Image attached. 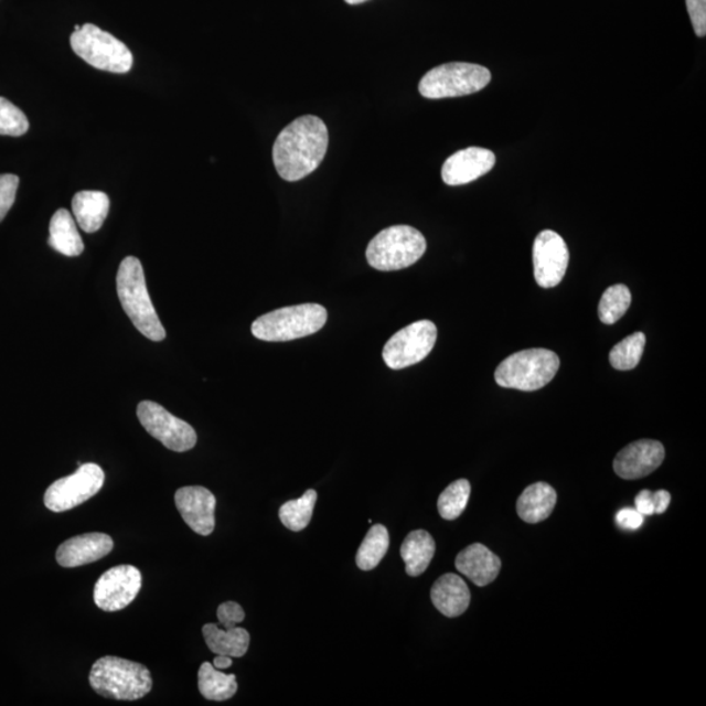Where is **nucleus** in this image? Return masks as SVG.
I'll return each instance as SVG.
<instances>
[{
	"label": "nucleus",
	"instance_id": "nucleus-7",
	"mask_svg": "<svg viewBox=\"0 0 706 706\" xmlns=\"http://www.w3.org/2000/svg\"><path fill=\"white\" fill-rule=\"evenodd\" d=\"M69 44L76 55L97 69L126 74L132 67L130 49L94 24L82 25L81 31L71 34Z\"/></svg>",
	"mask_w": 706,
	"mask_h": 706
},
{
	"label": "nucleus",
	"instance_id": "nucleus-37",
	"mask_svg": "<svg viewBox=\"0 0 706 706\" xmlns=\"http://www.w3.org/2000/svg\"><path fill=\"white\" fill-rule=\"evenodd\" d=\"M670 503L671 494L667 491L661 490L653 493L654 514L665 513Z\"/></svg>",
	"mask_w": 706,
	"mask_h": 706
},
{
	"label": "nucleus",
	"instance_id": "nucleus-14",
	"mask_svg": "<svg viewBox=\"0 0 706 706\" xmlns=\"http://www.w3.org/2000/svg\"><path fill=\"white\" fill-rule=\"evenodd\" d=\"M176 510L194 533L208 536L215 530L216 498L204 486H183L174 494Z\"/></svg>",
	"mask_w": 706,
	"mask_h": 706
},
{
	"label": "nucleus",
	"instance_id": "nucleus-17",
	"mask_svg": "<svg viewBox=\"0 0 706 706\" xmlns=\"http://www.w3.org/2000/svg\"><path fill=\"white\" fill-rule=\"evenodd\" d=\"M115 547L108 534L88 533L74 536L56 549L55 559L63 568H76L103 559Z\"/></svg>",
	"mask_w": 706,
	"mask_h": 706
},
{
	"label": "nucleus",
	"instance_id": "nucleus-11",
	"mask_svg": "<svg viewBox=\"0 0 706 706\" xmlns=\"http://www.w3.org/2000/svg\"><path fill=\"white\" fill-rule=\"evenodd\" d=\"M138 419L153 439L159 440L169 450L183 453L196 445V434L189 422L175 418L154 402L145 400L138 406Z\"/></svg>",
	"mask_w": 706,
	"mask_h": 706
},
{
	"label": "nucleus",
	"instance_id": "nucleus-6",
	"mask_svg": "<svg viewBox=\"0 0 706 706\" xmlns=\"http://www.w3.org/2000/svg\"><path fill=\"white\" fill-rule=\"evenodd\" d=\"M559 368L560 359L555 352L525 350L506 357L494 372V379L501 387L535 392L548 385Z\"/></svg>",
	"mask_w": 706,
	"mask_h": 706
},
{
	"label": "nucleus",
	"instance_id": "nucleus-4",
	"mask_svg": "<svg viewBox=\"0 0 706 706\" xmlns=\"http://www.w3.org/2000/svg\"><path fill=\"white\" fill-rule=\"evenodd\" d=\"M328 321V310L320 303H301L259 317L252 324L254 336L266 342H288L313 335Z\"/></svg>",
	"mask_w": 706,
	"mask_h": 706
},
{
	"label": "nucleus",
	"instance_id": "nucleus-39",
	"mask_svg": "<svg viewBox=\"0 0 706 706\" xmlns=\"http://www.w3.org/2000/svg\"><path fill=\"white\" fill-rule=\"evenodd\" d=\"M345 2H347L351 6H355V4H362V3L368 2V0H345Z\"/></svg>",
	"mask_w": 706,
	"mask_h": 706
},
{
	"label": "nucleus",
	"instance_id": "nucleus-18",
	"mask_svg": "<svg viewBox=\"0 0 706 706\" xmlns=\"http://www.w3.org/2000/svg\"><path fill=\"white\" fill-rule=\"evenodd\" d=\"M456 568L459 574L483 588V586L496 580L501 569V560L490 548L474 543L458 554Z\"/></svg>",
	"mask_w": 706,
	"mask_h": 706
},
{
	"label": "nucleus",
	"instance_id": "nucleus-36",
	"mask_svg": "<svg viewBox=\"0 0 706 706\" xmlns=\"http://www.w3.org/2000/svg\"><path fill=\"white\" fill-rule=\"evenodd\" d=\"M635 511L641 513L642 515H652L654 514V505H653V492L644 490L641 491L634 500Z\"/></svg>",
	"mask_w": 706,
	"mask_h": 706
},
{
	"label": "nucleus",
	"instance_id": "nucleus-27",
	"mask_svg": "<svg viewBox=\"0 0 706 706\" xmlns=\"http://www.w3.org/2000/svg\"><path fill=\"white\" fill-rule=\"evenodd\" d=\"M317 498V492L309 490L302 498L287 501L279 511L281 524L293 533L301 532L312 521Z\"/></svg>",
	"mask_w": 706,
	"mask_h": 706
},
{
	"label": "nucleus",
	"instance_id": "nucleus-24",
	"mask_svg": "<svg viewBox=\"0 0 706 706\" xmlns=\"http://www.w3.org/2000/svg\"><path fill=\"white\" fill-rule=\"evenodd\" d=\"M49 232H51L49 245L54 250L66 257L81 256L84 250L83 239L76 228L73 215L67 210L61 208L55 212Z\"/></svg>",
	"mask_w": 706,
	"mask_h": 706
},
{
	"label": "nucleus",
	"instance_id": "nucleus-30",
	"mask_svg": "<svg viewBox=\"0 0 706 706\" xmlns=\"http://www.w3.org/2000/svg\"><path fill=\"white\" fill-rule=\"evenodd\" d=\"M646 336L644 333H634L627 336L610 352V363L618 371H631L639 365L644 353Z\"/></svg>",
	"mask_w": 706,
	"mask_h": 706
},
{
	"label": "nucleus",
	"instance_id": "nucleus-25",
	"mask_svg": "<svg viewBox=\"0 0 706 706\" xmlns=\"http://www.w3.org/2000/svg\"><path fill=\"white\" fill-rule=\"evenodd\" d=\"M197 687L204 698L211 702H225L236 695V675L217 671L210 662L202 663L197 673Z\"/></svg>",
	"mask_w": 706,
	"mask_h": 706
},
{
	"label": "nucleus",
	"instance_id": "nucleus-5",
	"mask_svg": "<svg viewBox=\"0 0 706 706\" xmlns=\"http://www.w3.org/2000/svg\"><path fill=\"white\" fill-rule=\"evenodd\" d=\"M427 250L426 238L409 225H394L374 236L366 259L374 270L398 271L415 265Z\"/></svg>",
	"mask_w": 706,
	"mask_h": 706
},
{
	"label": "nucleus",
	"instance_id": "nucleus-10",
	"mask_svg": "<svg viewBox=\"0 0 706 706\" xmlns=\"http://www.w3.org/2000/svg\"><path fill=\"white\" fill-rule=\"evenodd\" d=\"M437 341L434 322L422 320L408 324L395 333L385 344L383 357L388 368L399 371L422 362Z\"/></svg>",
	"mask_w": 706,
	"mask_h": 706
},
{
	"label": "nucleus",
	"instance_id": "nucleus-12",
	"mask_svg": "<svg viewBox=\"0 0 706 706\" xmlns=\"http://www.w3.org/2000/svg\"><path fill=\"white\" fill-rule=\"evenodd\" d=\"M140 570L132 565H117L105 571L95 586L94 599L98 609L116 612L133 602L141 589Z\"/></svg>",
	"mask_w": 706,
	"mask_h": 706
},
{
	"label": "nucleus",
	"instance_id": "nucleus-16",
	"mask_svg": "<svg viewBox=\"0 0 706 706\" xmlns=\"http://www.w3.org/2000/svg\"><path fill=\"white\" fill-rule=\"evenodd\" d=\"M496 157L479 147L466 148L450 157L442 167V180L449 186H461L492 171Z\"/></svg>",
	"mask_w": 706,
	"mask_h": 706
},
{
	"label": "nucleus",
	"instance_id": "nucleus-23",
	"mask_svg": "<svg viewBox=\"0 0 706 706\" xmlns=\"http://www.w3.org/2000/svg\"><path fill=\"white\" fill-rule=\"evenodd\" d=\"M202 632L210 651L215 654L239 659L247 653L250 645V634L245 628L235 627L222 630L216 624H206Z\"/></svg>",
	"mask_w": 706,
	"mask_h": 706
},
{
	"label": "nucleus",
	"instance_id": "nucleus-20",
	"mask_svg": "<svg viewBox=\"0 0 706 706\" xmlns=\"http://www.w3.org/2000/svg\"><path fill=\"white\" fill-rule=\"evenodd\" d=\"M557 494L553 485L535 483L521 493L517 501V513L526 524H539L554 512Z\"/></svg>",
	"mask_w": 706,
	"mask_h": 706
},
{
	"label": "nucleus",
	"instance_id": "nucleus-15",
	"mask_svg": "<svg viewBox=\"0 0 706 706\" xmlns=\"http://www.w3.org/2000/svg\"><path fill=\"white\" fill-rule=\"evenodd\" d=\"M665 459V448L660 441L639 440L619 451L613 470L625 480L645 478L652 474Z\"/></svg>",
	"mask_w": 706,
	"mask_h": 706
},
{
	"label": "nucleus",
	"instance_id": "nucleus-35",
	"mask_svg": "<svg viewBox=\"0 0 706 706\" xmlns=\"http://www.w3.org/2000/svg\"><path fill=\"white\" fill-rule=\"evenodd\" d=\"M617 522L620 527L625 530H638L644 524V515L633 507H624L617 514Z\"/></svg>",
	"mask_w": 706,
	"mask_h": 706
},
{
	"label": "nucleus",
	"instance_id": "nucleus-8",
	"mask_svg": "<svg viewBox=\"0 0 706 706\" xmlns=\"http://www.w3.org/2000/svg\"><path fill=\"white\" fill-rule=\"evenodd\" d=\"M490 82L489 68L474 63L453 62L435 67L424 75L419 92L429 100H440L477 94L489 86Z\"/></svg>",
	"mask_w": 706,
	"mask_h": 706
},
{
	"label": "nucleus",
	"instance_id": "nucleus-34",
	"mask_svg": "<svg viewBox=\"0 0 706 706\" xmlns=\"http://www.w3.org/2000/svg\"><path fill=\"white\" fill-rule=\"evenodd\" d=\"M692 25L698 38L706 34V0H686Z\"/></svg>",
	"mask_w": 706,
	"mask_h": 706
},
{
	"label": "nucleus",
	"instance_id": "nucleus-3",
	"mask_svg": "<svg viewBox=\"0 0 706 706\" xmlns=\"http://www.w3.org/2000/svg\"><path fill=\"white\" fill-rule=\"evenodd\" d=\"M89 683L96 694L119 702L139 700L153 686L150 670L145 665L111 655L94 663Z\"/></svg>",
	"mask_w": 706,
	"mask_h": 706
},
{
	"label": "nucleus",
	"instance_id": "nucleus-21",
	"mask_svg": "<svg viewBox=\"0 0 706 706\" xmlns=\"http://www.w3.org/2000/svg\"><path fill=\"white\" fill-rule=\"evenodd\" d=\"M436 543L426 530H415L406 536L400 547V556L406 564V574L418 577L424 574L432 561Z\"/></svg>",
	"mask_w": 706,
	"mask_h": 706
},
{
	"label": "nucleus",
	"instance_id": "nucleus-32",
	"mask_svg": "<svg viewBox=\"0 0 706 706\" xmlns=\"http://www.w3.org/2000/svg\"><path fill=\"white\" fill-rule=\"evenodd\" d=\"M19 182L15 174H0V222L15 203Z\"/></svg>",
	"mask_w": 706,
	"mask_h": 706
},
{
	"label": "nucleus",
	"instance_id": "nucleus-38",
	"mask_svg": "<svg viewBox=\"0 0 706 706\" xmlns=\"http://www.w3.org/2000/svg\"><path fill=\"white\" fill-rule=\"evenodd\" d=\"M232 666V656L216 654V659L214 660V667L217 670H224Z\"/></svg>",
	"mask_w": 706,
	"mask_h": 706
},
{
	"label": "nucleus",
	"instance_id": "nucleus-29",
	"mask_svg": "<svg viewBox=\"0 0 706 706\" xmlns=\"http://www.w3.org/2000/svg\"><path fill=\"white\" fill-rule=\"evenodd\" d=\"M471 494V485L469 480L459 479L454 483H451L447 490H445L437 501V507L443 520L454 521L461 517L466 506L469 504Z\"/></svg>",
	"mask_w": 706,
	"mask_h": 706
},
{
	"label": "nucleus",
	"instance_id": "nucleus-33",
	"mask_svg": "<svg viewBox=\"0 0 706 706\" xmlns=\"http://www.w3.org/2000/svg\"><path fill=\"white\" fill-rule=\"evenodd\" d=\"M217 619L225 630L235 628L245 620V611L243 607L236 602H225L218 606Z\"/></svg>",
	"mask_w": 706,
	"mask_h": 706
},
{
	"label": "nucleus",
	"instance_id": "nucleus-19",
	"mask_svg": "<svg viewBox=\"0 0 706 706\" xmlns=\"http://www.w3.org/2000/svg\"><path fill=\"white\" fill-rule=\"evenodd\" d=\"M430 599L442 616L457 618L469 609L471 592L462 577L447 574L434 584Z\"/></svg>",
	"mask_w": 706,
	"mask_h": 706
},
{
	"label": "nucleus",
	"instance_id": "nucleus-2",
	"mask_svg": "<svg viewBox=\"0 0 706 706\" xmlns=\"http://www.w3.org/2000/svg\"><path fill=\"white\" fill-rule=\"evenodd\" d=\"M119 301L139 333L153 342L164 341L167 333L148 293L143 266L136 257H126L117 274Z\"/></svg>",
	"mask_w": 706,
	"mask_h": 706
},
{
	"label": "nucleus",
	"instance_id": "nucleus-28",
	"mask_svg": "<svg viewBox=\"0 0 706 706\" xmlns=\"http://www.w3.org/2000/svg\"><path fill=\"white\" fill-rule=\"evenodd\" d=\"M632 295L624 285L607 288L598 307L599 320L613 324L623 317L631 307Z\"/></svg>",
	"mask_w": 706,
	"mask_h": 706
},
{
	"label": "nucleus",
	"instance_id": "nucleus-1",
	"mask_svg": "<svg viewBox=\"0 0 706 706\" xmlns=\"http://www.w3.org/2000/svg\"><path fill=\"white\" fill-rule=\"evenodd\" d=\"M329 147V131L321 118L295 119L275 141L272 159L282 180L300 181L321 165Z\"/></svg>",
	"mask_w": 706,
	"mask_h": 706
},
{
	"label": "nucleus",
	"instance_id": "nucleus-26",
	"mask_svg": "<svg viewBox=\"0 0 706 706\" xmlns=\"http://www.w3.org/2000/svg\"><path fill=\"white\" fill-rule=\"evenodd\" d=\"M388 545L391 536L387 528L384 525H373L357 550V567L362 570L377 568L387 553Z\"/></svg>",
	"mask_w": 706,
	"mask_h": 706
},
{
	"label": "nucleus",
	"instance_id": "nucleus-13",
	"mask_svg": "<svg viewBox=\"0 0 706 706\" xmlns=\"http://www.w3.org/2000/svg\"><path fill=\"white\" fill-rule=\"evenodd\" d=\"M569 264V250L564 238L554 231H543L533 245L534 277L542 288L559 286Z\"/></svg>",
	"mask_w": 706,
	"mask_h": 706
},
{
	"label": "nucleus",
	"instance_id": "nucleus-9",
	"mask_svg": "<svg viewBox=\"0 0 706 706\" xmlns=\"http://www.w3.org/2000/svg\"><path fill=\"white\" fill-rule=\"evenodd\" d=\"M105 474L100 466L84 463L75 474L55 480L45 492L44 503L49 511L62 513L86 503L100 492Z\"/></svg>",
	"mask_w": 706,
	"mask_h": 706
},
{
	"label": "nucleus",
	"instance_id": "nucleus-31",
	"mask_svg": "<svg viewBox=\"0 0 706 706\" xmlns=\"http://www.w3.org/2000/svg\"><path fill=\"white\" fill-rule=\"evenodd\" d=\"M30 130V122L23 111L7 98L0 97V136L21 137Z\"/></svg>",
	"mask_w": 706,
	"mask_h": 706
},
{
	"label": "nucleus",
	"instance_id": "nucleus-22",
	"mask_svg": "<svg viewBox=\"0 0 706 706\" xmlns=\"http://www.w3.org/2000/svg\"><path fill=\"white\" fill-rule=\"evenodd\" d=\"M109 208V196L103 192H81L73 200L76 222L87 233H95L103 227Z\"/></svg>",
	"mask_w": 706,
	"mask_h": 706
}]
</instances>
